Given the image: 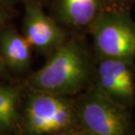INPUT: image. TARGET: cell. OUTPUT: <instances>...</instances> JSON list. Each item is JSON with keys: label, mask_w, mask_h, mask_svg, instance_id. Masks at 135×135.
Wrapping results in <instances>:
<instances>
[{"label": "cell", "mask_w": 135, "mask_h": 135, "mask_svg": "<svg viewBox=\"0 0 135 135\" xmlns=\"http://www.w3.org/2000/svg\"><path fill=\"white\" fill-rule=\"evenodd\" d=\"M95 69L96 58L86 34L70 33L25 84L30 90L75 97L93 85Z\"/></svg>", "instance_id": "cell-1"}, {"label": "cell", "mask_w": 135, "mask_h": 135, "mask_svg": "<svg viewBox=\"0 0 135 135\" xmlns=\"http://www.w3.org/2000/svg\"><path fill=\"white\" fill-rule=\"evenodd\" d=\"M20 133L82 135L75 97L28 90L21 107Z\"/></svg>", "instance_id": "cell-2"}, {"label": "cell", "mask_w": 135, "mask_h": 135, "mask_svg": "<svg viewBox=\"0 0 135 135\" xmlns=\"http://www.w3.org/2000/svg\"><path fill=\"white\" fill-rule=\"evenodd\" d=\"M75 100L82 135H135L134 110L113 101L94 84Z\"/></svg>", "instance_id": "cell-3"}, {"label": "cell", "mask_w": 135, "mask_h": 135, "mask_svg": "<svg viewBox=\"0 0 135 135\" xmlns=\"http://www.w3.org/2000/svg\"><path fill=\"white\" fill-rule=\"evenodd\" d=\"M96 61L102 59L135 61V22L130 10H105L90 29Z\"/></svg>", "instance_id": "cell-4"}, {"label": "cell", "mask_w": 135, "mask_h": 135, "mask_svg": "<svg viewBox=\"0 0 135 135\" xmlns=\"http://www.w3.org/2000/svg\"><path fill=\"white\" fill-rule=\"evenodd\" d=\"M23 18V35L32 49L48 57L66 41L69 33L52 15L43 10V4L27 2Z\"/></svg>", "instance_id": "cell-5"}, {"label": "cell", "mask_w": 135, "mask_h": 135, "mask_svg": "<svg viewBox=\"0 0 135 135\" xmlns=\"http://www.w3.org/2000/svg\"><path fill=\"white\" fill-rule=\"evenodd\" d=\"M93 84L113 101L135 110V61H97Z\"/></svg>", "instance_id": "cell-6"}, {"label": "cell", "mask_w": 135, "mask_h": 135, "mask_svg": "<svg viewBox=\"0 0 135 135\" xmlns=\"http://www.w3.org/2000/svg\"><path fill=\"white\" fill-rule=\"evenodd\" d=\"M52 16L69 33L89 34L110 0H50Z\"/></svg>", "instance_id": "cell-7"}, {"label": "cell", "mask_w": 135, "mask_h": 135, "mask_svg": "<svg viewBox=\"0 0 135 135\" xmlns=\"http://www.w3.org/2000/svg\"><path fill=\"white\" fill-rule=\"evenodd\" d=\"M32 47L23 34L12 25L0 32V55L8 69L17 73H24L30 69Z\"/></svg>", "instance_id": "cell-8"}, {"label": "cell", "mask_w": 135, "mask_h": 135, "mask_svg": "<svg viewBox=\"0 0 135 135\" xmlns=\"http://www.w3.org/2000/svg\"><path fill=\"white\" fill-rule=\"evenodd\" d=\"M20 85L0 84V133H20V104L24 96Z\"/></svg>", "instance_id": "cell-9"}, {"label": "cell", "mask_w": 135, "mask_h": 135, "mask_svg": "<svg viewBox=\"0 0 135 135\" xmlns=\"http://www.w3.org/2000/svg\"><path fill=\"white\" fill-rule=\"evenodd\" d=\"M14 12L12 4L4 0H0V32L9 24L14 16Z\"/></svg>", "instance_id": "cell-10"}, {"label": "cell", "mask_w": 135, "mask_h": 135, "mask_svg": "<svg viewBox=\"0 0 135 135\" xmlns=\"http://www.w3.org/2000/svg\"><path fill=\"white\" fill-rule=\"evenodd\" d=\"M134 4H135V0H110L109 8L131 11L132 7H133V5Z\"/></svg>", "instance_id": "cell-11"}, {"label": "cell", "mask_w": 135, "mask_h": 135, "mask_svg": "<svg viewBox=\"0 0 135 135\" xmlns=\"http://www.w3.org/2000/svg\"><path fill=\"white\" fill-rule=\"evenodd\" d=\"M6 3L10 4H13L14 3H18V2H22L23 4H25V3H27V2H38V3H40V4H44L46 2H47L48 0H4Z\"/></svg>", "instance_id": "cell-12"}, {"label": "cell", "mask_w": 135, "mask_h": 135, "mask_svg": "<svg viewBox=\"0 0 135 135\" xmlns=\"http://www.w3.org/2000/svg\"><path fill=\"white\" fill-rule=\"evenodd\" d=\"M5 69H6V67H5L4 61H3L1 55H0V75H1L5 71Z\"/></svg>", "instance_id": "cell-13"}]
</instances>
